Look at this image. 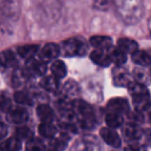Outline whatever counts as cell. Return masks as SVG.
Returning a JSON list of instances; mask_svg holds the SVG:
<instances>
[{
	"label": "cell",
	"instance_id": "obj_41",
	"mask_svg": "<svg viewBox=\"0 0 151 151\" xmlns=\"http://www.w3.org/2000/svg\"><path fill=\"white\" fill-rule=\"evenodd\" d=\"M51 151H54V150H51Z\"/></svg>",
	"mask_w": 151,
	"mask_h": 151
},
{
	"label": "cell",
	"instance_id": "obj_5",
	"mask_svg": "<svg viewBox=\"0 0 151 151\" xmlns=\"http://www.w3.org/2000/svg\"><path fill=\"white\" fill-rule=\"evenodd\" d=\"M59 54H60V47L54 42H49L45 45L42 49H40L38 56H40V60L48 63L50 61H54Z\"/></svg>",
	"mask_w": 151,
	"mask_h": 151
},
{
	"label": "cell",
	"instance_id": "obj_20",
	"mask_svg": "<svg viewBox=\"0 0 151 151\" xmlns=\"http://www.w3.org/2000/svg\"><path fill=\"white\" fill-rule=\"evenodd\" d=\"M108 54H109L112 62L115 63L117 66H122L126 62V59H127L125 53L120 50L118 47L117 48H113L112 47L111 49H109L108 50Z\"/></svg>",
	"mask_w": 151,
	"mask_h": 151
},
{
	"label": "cell",
	"instance_id": "obj_16",
	"mask_svg": "<svg viewBox=\"0 0 151 151\" xmlns=\"http://www.w3.org/2000/svg\"><path fill=\"white\" fill-rule=\"evenodd\" d=\"M132 61L140 66H149L151 64V50H137L132 53Z\"/></svg>",
	"mask_w": 151,
	"mask_h": 151
},
{
	"label": "cell",
	"instance_id": "obj_34",
	"mask_svg": "<svg viewBox=\"0 0 151 151\" xmlns=\"http://www.w3.org/2000/svg\"><path fill=\"white\" fill-rule=\"evenodd\" d=\"M125 151H146V150H145L143 145L134 144V145H129L128 147H126Z\"/></svg>",
	"mask_w": 151,
	"mask_h": 151
},
{
	"label": "cell",
	"instance_id": "obj_7",
	"mask_svg": "<svg viewBox=\"0 0 151 151\" xmlns=\"http://www.w3.org/2000/svg\"><path fill=\"white\" fill-rule=\"evenodd\" d=\"M77 151H101L99 140L94 137H83L77 143Z\"/></svg>",
	"mask_w": 151,
	"mask_h": 151
},
{
	"label": "cell",
	"instance_id": "obj_2",
	"mask_svg": "<svg viewBox=\"0 0 151 151\" xmlns=\"http://www.w3.org/2000/svg\"><path fill=\"white\" fill-rule=\"evenodd\" d=\"M73 110L76 113V119L82 128L90 129L96 125V115L93 108L88 103L83 101H73Z\"/></svg>",
	"mask_w": 151,
	"mask_h": 151
},
{
	"label": "cell",
	"instance_id": "obj_36",
	"mask_svg": "<svg viewBox=\"0 0 151 151\" xmlns=\"http://www.w3.org/2000/svg\"><path fill=\"white\" fill-rule=\"evenodd\" d=\"M146 142L151 144V130H146Z\"/></svg>",
	"mask_w": 151,
	"mask_h": 151
},
{
	"label": "cell",
	"instance_id": "obj_28",
	"mask_svg": "<svg viewBox=\"0 0 151 151\" xmlns=\"http://www.w3.org/2000/svg\"><path fill=\"white\" fill-rule=\"evenodd\" d=\"M15 101L20 105H25V106H32L33 105V101H32L31 96L25 91H18L15 93Z\"/></svg>",
	"mask_w": 151,
	"mask_h": 151
},
{
	"label": "cell",
	"instance_id": "obj_33",
	"mask_svg": "<svg viewBox=\"0 0 151 151\" xmlns=\"http://www.w3.org/2000/svg\"><path fill=\"white\" fill-rule=\"evenodd\" d=\"M129 119L132 123L134 124H138L139 122L143 121V115H142V112H139V111H134L132 113H129Z\"/></svg>",
	"mask_w": 151,
	"mask_h": 151
},
{
	"label": "cell",
	"instance_id": "obj_19",
	"mask_svg": "<svg viewBox=\"0 0 151 151\" xmlns=\"http://www.w3.org/2000/svg\"><path fill=\"white\" fill-rule=\"evenodd\" d=\"M40 47L37 45H25V46H21L17 49L18 55L21 58L25 59L26 61L32 59L34 57V55L37 53Z\"/></svg>",
	"mask_w": 151,
	"mask_h": 151
},
{
	"label": "cell",
	"instance_id": "obj_25",
	"mask_svg": "<svg viewBox=\"0 0 151 151\" xmlns=\"http://www.w3.org/2000/svg\"><path fill=\"white\" fill-rule=\"evenodd\" d=\"M38 132L44 138L52 139L57 134V128L53 125L52 122H42L38 126Z\"/></svg>",
	"mask_w": 151,
	"mask_h": 151
},
{
	"label": "cell",
	"instance_id": "obj_39",
	"mask_svg": "<svg viewBox=\"0 0 151 151\" xmlns=\"http://www.w3.org/2000/svg\"><path fill=\"white\" fill-rule=\"evenodd\" d=\"M149 76H150V79H151V69H150V71H149Z\"/></svg>",
	"mask_w": 151,
	"mask_h": 151
},
{
	"label": "cell",
	"instance_id": "obj_14",
	"mask_svg": "<svg viewBox=\"0 0 151 151\" xmlns=\"http://www.w3.org/2000/svg\"><path fill=\"white\" fill-rule=\"evenodd\" d=\"M90 45L96 50L108 51L112 48V38L105 35H94L90 38Z\"/></svg>",
	"mask_w": 151,
	"mask_h": 151
},
{
	"label": "cell",
	"instance_id": "obj_38",
	"mask_svg": "<svg viewBox=\"0 0 151 151\" xmlns=\"http://www.w3.org/2000/svg\"><path fill=\"white\" fill-rule=\"evenodd\" d=\"M2 67H3V65H2V62H1V60H0V69L2 68Z\"/></svg>",
	"mask_w": 151,
	"mask_h": 151
},
{
	"label": "cell",
	"instance_id": "obj_18",
	"mask_svg": "<svg viewBox=\"0 0 151 151\" xmlns=\"http://www.w3.org/2000/svg\"><path fill=\"white\" fill-rule=\"evenodd\" d=\"M36 113L37 116L42 122H52L55 118L54 111L51 109L50 106L46 105V104H42L37 107L36 109Z\"/></svg>",
	"mask_w": 151,
	"mask_h": 151
},
{
	"label": "cell",
	"instance_id": "obj_40",
	"mask_svg": "<svg viewBox=\"0 0 151 151\" xmlns=\"http://www.w3.org/2000/svg\"><path fill=\"white\" fill-rule=\"evenodd\" d=\"M150 120H151V115H150Z\"/></svg>",
	"mask_w": 151,
	"mask_h": 151
},
{
	"label": "cell",
	"instance_id": "obj_22",
	"mask_svg": "<svg viewBox=\"0 0 151 151\" xmlns=\"http://www.w3.org/2000/svg\"><path fill=\"white\" fill-rule=\"evenodd\" d=\"M29 78H30V76H29V73L26 71V69H17V70H15V73H13L12 83H13L14 87H21L27 83Z\"/></svg>",
	"mask_w": 151,
	"mask_h": 151
},
{
	"label": "cell",
	"instance_id": "obj_3",
	"mask_svg": "<svg viewBox=\"0 0 151 151\" xmlns=\"http://www.w3.org/2000/svg\"><path fill=\"white\" fill-rule=\"evenodd\" d=\"M127 87L137 111L142 112V113L147 111L151 106V101L146 86L143 83L130 82Z\"/></svg>",
	"mask_w": 151,
	"mask_h": 151
},
{
	"label": "cell",
	"instance_id": "obj_30",
	"mask_svg": "<svg viewBox=\"0 0 151 151\" xmlns=\"http://www.w3.org/2000/svg\"><path fill=\"white\" fill-rule=\"evenodd\" d=\"M26 151H45L44 143L38 139L32 138L30 141H28Z\"/></svg>",
	"mask_w": 151,
	"mask_h": 151
},
{
	"label": "cell",
	"instance_id": "obj_27",
	"mask_svg": "<svg viewBox=\"0 0 151 151\" xmlns=\"http://www.w3.org/2000/svg\"><path fill=\"white\" fill-rule=\"evenodd\" d=\"M0 60L2 62L3 67L5 66H15L17 64L16 56L12 51H4V52L0 53Z\"/></svg>",
	"mask_w": 151,
	"mask_h": 151
},
{
	"label": "cell",
	"instance_id": "obj_29",
	"mask_svg": "<svg viewBox=\"0 0 151 151\" xmlns=\"http://www.w3.org/2000/svg\"><path fill=\"white\" fill-rule=\"evenodd\" d=\"M16 137L21 141H30L33 138V134H32L31 129L26 126H21L16 129Z\"/></svg>",
	"mask_w": 151,
	"mask_h": 151
},
{
	"label": "cell",
	"instance_id": "obj_35",
	"mask_svg": "<svg viewBox=\"0 0 151 151\" xmlns=\"http://www.w3.org/2000/svg\"><path fill=\"white\" fill-rule=\"evenodd\" d=\"M6 134H7V127H6V125L0 121V141L4 140L5 137H6Z\"/></svg>",
	"mask_w": 151,
	"mask_h": 151
},
{
	"label": "cell",
	"instance_id": "obj_17",
	"mask_svg": "<svg viewBox=\"0 0 151 151\" xmlns=\"http://www.w3.org/2000/svg\"><path fill=\"white\" fill-rule=\"evenodd\" d=\"M22 148L21 140L17 137L5 139L0 143V150L1 151H20Z\"/></svg>",
	"mask_w": 151,
	"mask_h": 151
},
{
	"label": "cell",
	"instance_id": "obj_15",
	"mask_svg": "<svg viewBox=\"0 0 151 151\" xmlns=\"http://www.w3.org/2000/svg\"><path fill=\"white\" fill-rule=\"evenodd\" d=\"M90 58L95 64L99 65V66L106 67V66H109L112 63L111 58H110L109 54H108V51L96 50V49H95L90 54Z\"/></svg>",
	"mask_w": 151,
	"mask_h": 151
},
{
	"label": "cell",
	"instance_id": "obj_10",
	"mask_svg": "<svg viewBox=\"0 0 151 151\" xmlns=\"http://www.w3.org/2000/svg\"><path fill=\"white\" fill-rule=\"evenodd\" d=\"M101 137L108 145L112 147H119L121 145V139L118 134L111 127H103L101 129Z\"/></svg>",
	"mask_w": 151,
	"mask_h": 151
},
{
	"label": "cell",
	"instance_id": "obj_6",
	"mask_svg": "<svg viewBox=\"0 0 151 151\" xmlns=\"http://www.w3.org/2000/svg\"><path fill=\"white\" fill-rule=\"evenodd\" d=\"M112 77H113L114 84L118 87L128 86L129 83L132 82V80H130V78H132L130 73L123 66H117L116 65L114 67L113 71H112Z\"/></svg>",
	"mask_w": 151,
	"mask_h": 151
},
{
	"label": "cell",
	"instance_id": "obj_37",
	"mask_svg": "<svg viewBox=\"0 0 151 151\" xmlns=\"http://www.w3.org/2000/svg\"><path fill=\"white\" fill-rule=\"evenodd\" d=\"M148 27H149V31L151 33V15H150V18H149V21H148Z\"/></svg>",
	"mask_w": 151,
	"mask_h": 151
},
{
	"label": "cell",
	"instance_id": "obj_24",
	"mask_svg": "<svg viewBox=\"0 0 151 151\" xmlns=\"http://www.w3.org/2000/svg\"><path fill=\"white\" fill-rule=\"evenodd\" d=\"M51 71H52V75L57 80H61L66 76L67 69L64 62H62L60 60H54L52 65H51Z\"/></svg>",
	"mask_w": 151,
	"mask_h": 151
},
{
	"label": "cell",
	"instance_id": "obj_4",
	"mask_svg": "<svg viewBox=\"0 0 151 151\" xmlns=\"http://www.w3.org/2000/svg\"><path fill=\"white\" fill-rule=\"evenodd\" d=\"M88 51V46L84 40L79 37H71L65 40L60 46V53L64 56H83Z\"/></svg>",
	"mask_w": 151,
	"mask_h": 151
},
{
	"label": "cell",
	"instance_id": "obj_23",
	"mask_svg": "<svg viewBox=\"0 0 151 151\" xmlns=\"http://www.w3.org/2000/svg\"><path fill=\"white\" fill-rule=\"evenodd\" d=\"M117 47L125 54H132L138 50V44L130 38H120L118 40Z\"/></svg>",
	"mask_w": 151,
	"mask_h": 151
},
{
	"label": "cell",
	"instance_id": "obj_11",
	"mask_svg": "<svg viewBox=\"0 0 151 151\" xmlns=\"http://www.w3.org/2000/svg\"><path fill=\"white\" fill-rule=\"evenodd\" d=\"M26 71L29 73L30 77L32 76H42L47 71V63L42 60H35V59H29L27 60L26 65Z\"/></svg>",
	"mask_w": 151,
	"mask_h": 151
},
{
	"label": "cell",
	"instance_id": "obj_8",
	"mask_svg": "<svg viewBox=\"0 0 151 151\" xmlns=\"http://www.w3.org/2000/svg\"><path fill=\"white\" fill-rule=\"evenodd\" d=\"M80 94V86L76 81L68 80L63 84L61 89V99L71 101Z\"/></svg>",
	"mask_w": 151,
	"mask_h": 151
},
{
	"label": "cell",
	"instance_id": "obj_12",
	"mask_svg": "<svg viewBox=\"0 0 151 151\" xmlns=\"http://www.w3.org/2000/svg\"><path fill=\"white\" fill-rule=\"evenodd\" d=\"M28 116V112L24 108H12L7 114V119L15 124H22L27 121Z\"/></svg>",
	"mask_w": 151,
	"mask_h": 151
},
{
	"label": "cell",
	"instance_id": "obj_32",
	"mask_svg": "<svg viewBox=\"0 0 151 151\" xmlns=\"http://www.w3.org/2000/svg\"><path fill=\"white\" fill-rule=\"evenodd\" d=\"M111 5V0H95L94 1V9H99V11H106Z\"/></svg>",
	"mask_w": 151,
	"mask_h": 151
},
{
	"label": "cell",
	"instance_id": "obj_31",
	"mask_svg": "<svg viewBox=\"0 0 151 151\" xmlns=\"http://www.w3.org/2000/svg\"><path fill=\"white\" fill-rule=\"evenodd\" d=\"M12 109V101L6 95L0 94V111L9 112Z\"/></svg>",
	"mask_w": 151,
	"mask_h": 151
},
{
	"label": "cell",
	"instance_id": "obj_26",
	"mask_svg": "<svg viewBox=\"0 0 151 151\" xmlns=\"http://www.w3.org/2000/svg\"><path fill=\"white\" fill-rule=\"evenodd\" d=\"M105 119H106V124H107L108 127H111L113 129L121 126L122 123H123V117H122V115L114 113V112H108Z\"/></svg>",
	"mask_w": 151,
	"mask_h": 151
},
{
	"label": "cell",
	"instance_id": "obj_13",
	"mask_svg": "<svg viewBox=\"0 0 151 151\" xmlns=\"http://www.w3.org/2000/svg\"><path fill=\"white\" fill-rule=\"evenodd\" d=\"M122 132L124 134V138L130 142H136V141L140 140L143 136L142 130L140 129L138 124L132 123V122L126 124L125 127L122 129Z\"/></svg>",
	"mask_w": 151,
	"mask_h": 151
},
{
	"label": "cell",
	"instance_id": "obj_9",
	"mask_svg": "<svg viewBox=\"0 0 151 151\" xmlns=\"http://www.w3.org/2000/svg\"><path fill=\"white\" fill-rule=\"evenodd\" d=\"M107 108L109 112H114V113L123 115L129 112V106L126 99H121V97H115L109 101L107 105Z\"/></svg>",
	"mask_w": 151,
	"mask_h": 151
},
{
	"label": "cell",
	"instance_id": "obj_1",
	"mask_svg": "<svg viewBox=\"0 0 151 151\" xmlns=\"http://www.w3.org/2000/svg\"><path fill=\"white\" fill-rule=\"evenodd\" d=\"M117 13L125 23H138L144 14L143 0H120L117 4Z\"/></svg>",
	"mask_w": 151,
	"mask_h": 151
},
{
	"label": "cell",
	"instance_id": "obj_21",
	"mask_svg": "<svg viewBox=\"0 0 151 151\" xmlns=\"http://www.w3.org/2000/svg\"><path fill=\"white\" fill-rule=\"evenodd\" d=\"M59 80H57L53 75L50 76H45L40 80V86L45 89V90L49 91V92H56L59 88Z\"/></svg>",
	"mask_w": 151,
	"mask_h": 151
}]
</instances>
